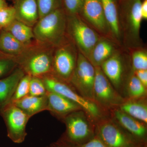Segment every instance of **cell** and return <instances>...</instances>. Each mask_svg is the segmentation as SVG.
<instances>
[{
    "label": "cell",
    "instance_id": "1",
    "mask_svg": "<svg viewBox=\"0 0 147 147\" xmlns=\"http://www.w3.org/2000/svg\"><path fill=\"white\" fill-rule=\"evenodd\" d=\"M67 18L61 8L39 18L33 28L36 42L55 48L64 43Z\"/></svg>",
    "mask_w": 147,
    "mask_h": 147
},
{
    "label": "cell",
    "instance_id": "2",
    "mask_svg": "<svg viewBox=\"0 0 147 147\" xmlns=\"http://www.w3.org/2000/svg\"><path fill=\"white\" fill-rule=\"evenodd\" d=\"M54 49L36 41L15 59L25 74L41 77L52 73Z\"/></svg>",
    "mask_w": 147,
    "mask_h": 147
},
{
    "label": "cell",
    "instance_id": "3",
    "mask_svg": "<svg viewBox=\"0 0 147 147\" xmlns=\"http://www.w3.org/2000/svg\"><path fill=\"white\" fill-rule=\"evenodd\" d=\"M47 91L63 96L79 105L93 122H96L103 118V110L93 101L83 97L70 84L62 81L52 73L40 77Z\"/></svg>",
    "mask_w": 147,
    "mask_h": 147
},
{
    "label": "cell",
    "instance_id": "4",
    "mask_svg": "<svg viewBox=\"0 0 147 147\" xmlns=\"http://www.w3.org/2000/svg\"><path fill=\"white\" fill-rule=\"evenodd\" d=\"M66 130L61 138L72 146L83 144L95 136V125L87 114L81 110L74 111L63 119Z\"/></svg>",
    "mask_w": 147,
    "mask_h": 147
},
{
    "label": "cell",
    "instance_id": "5",
    "mask_svg": "<svg viewBox=\"0 0 147 147\" xmlns=\"http://www.w3.org/2000/svg\"><path fill=\"white\" fill-rule=\"evenodd\" d=\"M95 134L106 147H147L125 131L113 119L103 118L96 122Z\"/></svg>",
    "mask_w": 147,
    "mask_h": 147
},
{
    "label": "cell",
    "instance_id": "6",
    "mask_svg": "<svg viewBox=\"0 0 147 147\" xmlns=\"http://www.w3.org/2000/svg\"><path fill=\"white\" fill-rule=\"evenodd\" d=\"M95 67V77L93 90L94 102L102 110L118 108L125 99L113 88L100 67Z\"/></svg>",
    "mask_w": 147,
    "mask_h": 147
},
{
    "label": "cell",
    "instance_id": "7",
    "mask_svg": "<svg viewBox=\"0 0 147 147\" xmlns=\"http://www.w3.org/2000/svg\"><path fill=\"white\" fill-rule=\"evenodd\" d=\"M95 73V67L89 60L84 54L79 53L69 84L80 95L92 101Z\"/></svg>",
    "mask_w": 147,
    "mask_h": 147
},
{
    "label": "cell",
    "instance_id": "8",
    "mask_svg": "<svg viewBox=\"0 0 147 147\" xmlns=\"http://www.w3.org/2000/svg\"><path fill=\"white\" fill-rule=\"evenodd\" d=\"M6 127L7 136L16 144H21L27 135L26 127L30 118L18 107L9 103L0 110Z\"/></svg>",
    "mask_w": 147,
    "mask_h": 147
},
{
    "label": "cell",
    "instance_id": "9",
    "mask_svg": "<svg viewBox=\"0 0 147 147\" xmlns=\"http://www.w3.org/2000/svg\"><path fill=\"white\" fill-rule=\"evenodd\" d=\"M67 28L76 45L87 58L99 41L97 34L76 15L68 16Z\"/></svg>",
    "mask_w": 147,
    "mask_h": 147
},
{
    "label": "cell",
    "instance_id": "10",
    "mask_svg": "<svg viewBox=\"0 0 147 147\" xmlns=\"http://www.w3.org/2000/svg\"><path fill=\"white\" fill-rule=\"evenodd\" d=\"M53 53L52 74L69 84L76 67L77 56L70 44L66 42L55 47Z\"/></svg>",
    "mask_w": 147,
    "mask_h": 147
},
{
    "label": "cell",
    "instance_id": "11",
    "mask_svg": "<svg viewBox=\"0 0 147 147\" xmlns=\"http://www.w3.org/2000/svg\"><path fill=\"white\" fill-rule=\"evenodd\" d=\"M113 119L132 137L147 144L146 124L124 113L119 108L112 110Z\"/></svg>",
    "mask_w": 147,
    "mask_h": 147
},
{
    "label": "cell",
    "instance_id": "12",
    "mask_svg": "<svg viewBox=\"0 0 147 147\" xmlns=\"http://www.w3.org/2000/svg\"><path fill=\"white\" fill-rule=\"evenodd\" d=\"M46 95L47 101V111L62 120L70 113L82 110L75 102L57 93L47 91Z\"/></svg>",
    "mask_w": 147,
    "mask_h": 147
},
{
    "label": "cell",
    "instance_id": "13",
    "mask_svg": "<svg viewBox=\"0 0 147 147\" xmlns=\"http://www.w3.org/2000/svg\"><path fill=\"white\" fill-rule=\"evenodd\" d=\"M12 2L16 19L33 28L39 19L37 0H9Z\"/></svg>",
    "mask_w": 147,
    "mask_h": 147
},
{
    "label": "cell",
    "instance_id": "14",
    "mask_svg": "<svg viewBox=\"0 0 147 147\" xmlns=\"http://www.w3.org/2000/svg\"><path fill=\"white\" fill-rule=\"evenodd\" d=\"M82 9L87 20L99 31L105 32L108 24L100 0H84Z\"/></svg>",
    "mask_w": 147,
    "mask_h": 147
},
{
    "label": "cell",
    "instance_id": "15",
    "mask_svg": "<svg viewBox=\"0 0 147 147\" xmlns=\"http://www.w3.org/2000/svg\"><path fill=\"white\" fill-rule=\"evenodd\" d=\"M25 75L18 67L8 76L0 79V110L9 103L17 84Z\"/></svg>",
    "mask_w": 147,
    "mask_h": 147
},
{
    "label": "cell",
    "instance_id": "16",
    "mask_svg": "<svg viewBox=\"0 0 147 147\" xmlns=\"http://www.w3.org/2000/svg\"><path fill=\"white\" fill-rule=\"evenodd\" d=\"M101 70L115 89H119L121 86L123 67L120 58L113 55L100 66Z\"/></svg>",
    "mask_w": 147,
    "mask_h": 147
},
{
    "label": "cell",
    "instance_id": "17",
    "mask_svg": "<svg viewBox=\"0 0 147 147\" xmlns=\"http://www.w3.org/2000/svg\"><path fill=\"white\" fill-rule=\"evenodd\" d=\"M11 104L18 107L30 118L38 113L47 110V101L46 95L37 96L29 94Z\"/></svg>",
    "mask_w": 147,
    "mask_h": 147
},
{
    "label": "cell",
    "instance_id": "18",
    "mask_svg": "<svg viewBox=\"0 0 147 147\" xmlns=\"http://www.w3.org/2000/svg\"><path fill=\"white\" fill-rule=\"evenodd\" d=\"M145 99H125L118 108L129 115L147 125V104Z\"/></svg>",
    "mask_w": 147,
    "mask_h": 147
},
{
    "label": "cell",
    "instance_id": "19",
    "mask_svg": "<svg viewBox=\"0 0 147 147\" xmlns=\"http://www.w3.org/2000/svg\"><path fill=\"white\" fill-rule=\"evenodd\" d=\"M28 47L18 41L10 33L4 29L0 31V52L16 58L22 54Z\"/></svg>",
    "mask_w": 147,
    "mask_h": 147
},
{
    "label": "cell",
    "instance_id": "20",
    "mask_svg": "<svg viewBox=\"0 0 147 147\" xmlns=\"http://www.w3.org/2000/svg\"><path fill=\"white\" fill-rule=\"evenodd\" d=\"M3 29L9 32L18 41L27 47L36 42L33 28L16 19Z\"/></svg>",
    "mask_w": 147,
    "mask_h": 147
},
{
    "label": "cell",
    "instance_id": "21",
    "mask_svg": "<svg viewBox=\"0 0 147 147\" xmlns=\"http://www.w3.org/2000/svg\"><path fill=\"white\" fill-rule=\"evenodd\" d=\"M114 50V46L109 41L99 40L93 48L88 59L94 67H100L113 55Z\"/></svg>",
    "mask_w": 147,
    "mask_h": 147
},
{
    "label": "cell",
    "instance_id": "22",
    "mask_svg": "<svg viewBox=\"0 0 147 147\" xmlns=\"http://www.w3.org/2000/svg\"><path fill=\"white\" fill-rule=\"evenodd\" d=\"M108 28L116 38L120 36V28L117 7L114 0H100Z\"/></svg>",
    "mask_w": 147,
    "mask_h": 147
},
{
    "label": "cell",
    "instance_id": "23",
    "mask_svg": "<svg viewBox=\"0 0 147 147\" xmlns=\"http://www.w3.org/2000/svg\"><path fill=\"white\" fill-rule=\"evenodd\" d=\"M141 0H134L131 5L129 17V28L132 34L135 37L139 36L142 18L141 13Z\"/></svg>",
    "mask_w": 147,
    "mask_h": 147
},
{
    "label": "cell",
    "instance_id": "24",
    "mask_svg": "<svg viewBox=\"0 0 147 147\" xmlns=\"http://www.w3.org/2000/svg\"><path fill=\"white\" fill-rule=\"evenodd\" d=\"M126 88L129 99H141L145 98L147 96V88L140 82L134 73L129 77Z\"/></svg>",
    "mask_w": 147,
    "mask_h": 147
},
{
    "label": "cell",
    "instance_id": "25",
    "mask_svg": "<svg viewBox=\"0 0 147 147\" xmlns=\"http://www.w3.org/2000/svg\"><path fill=\"white\" fill-rule=\"evenodd\" d=\"M31 76L25 74L20 80L9 103H12L29 95L30 82Z\"/></svg>",
    "mask_w": 147,
    "mask_h": 147
},
{
    "label": "cell",
    "instance_id": "26",
    "mask_svg": "<svg viewBox=\"0 0 147 147\" xmlns=\"http://www.w3.org/2000/svg\"><path fill=\"white\" fill-rule=\"evenodd\" d=\"M39 18L61 8V0H37Z\"/></svg>",
    "mask_w": 147,
    "mask_h": 147
},
{
    "label": "cell",
    "instance_id": "27",
    "mask_svg": "<svg viewBox=\"0 0 147 147\" xmlns=\"http://www.w3.org/2000/svg\"><path fill=\"white\" fill-rule=\"evenodd\" d=\"M18 67L15 58L0 57V79L8 76Z\"/></svg>",
    "mask_w": 147,
    "mask_h": 147
},
{
    "label": "cell",
    "instance_id": "28",
    "mask_svg": "<svg viewBox=\"0 0 147 147\" xmlns=\"http://www.w3.org/2000/svg\"><path fill=\"white\" fill-rule=\"evenodd\" d=\"M44 83L40 77H31L29 87V93L30 95L33 96H43L47 93Z\"/></svg>",
    "mask_w": 147,
    "mask_h": 147
},
{
    "label": "cell",
    "instance_id": "29",
    "mask_svg": "<svg viewBox=\"0 0 147 147\" xmlns=\"http://www.w3.org/2000/svg\"><path fill=\"white\" fill-rule=\"evenodd\" d=\"M16 20L15 11L13 7L8 6L0 9V28H5Z\"/></svg>",
    "mask_w": 147,
    "mask_h": 147
},
{
    "label": "cell",
    "instance_id": "30",
    "mask_svg": "<svg viewBox=\"0 0 147 147\" xmlns=\"http://www.w3.org/2000/svg\"><path fill=\"white\" fill-rule=\"evenodd\" d=\"M132 63L134 71L147 69V54L145 51L138 50L133 53Z\"/></svg>",
    "mask_w": 147,
    "mask_h": 147
},
{
    "label": "cell",
    "instance_id": "31",
    "mask_svg": "<svg viewBox=\"0 0 147 147\" xmlns=\"http://www.w3.org/2000/svg\"><path fill=\"white\" fill-rule=\"evenodd\" d=\"M69 16L76 15L82 10L84 0H62Z\"/></svg>",
    "mask_w": 147,
    "mask_h": 147
},
{
    "label": "cell",
    "instance_id": "32",
    "mask_svg": "<svg viewBox=\"0 0 147 147\" xmlns=\"http://www.w3.org/2000/svg\"><path fill=\"white\" fill-rule=\"evenodd\" d=\"M71 146L73 147H106L102 141L96 135L91 140L83 144Z\"/></svg>",
    "mask_w": 147,
    "mask_h": 147
},
{
    "label": "cell",
    "instance_id": "33",
    "mask_svg": "<svg viewBox=\"0 0 147 147\" xmlns=\"http://www.w3.org/2000/svg\"><path fill=\"white\" fill-rule=\"evenodd\" d=\"M134 74L144 86L147 88V69H141L134 71Z\"/></svg>",
    "mask_w": 147,
    "mask_h": 147
},
{
    "label": "cell",
    "instance_id": "34",
    "mask_svg": "<svg viewBox=\"0 0 147 147\" xmlns=\"http://www.w3.org/2000/svg\"><path fill=\"white\" fill-rule=\"evenodd\" d=\"M50 147H73L68 143L60 139L57 142L50 145Z\"/></svg>",
    "mask_w": 147,
    "mask_h": 147
},
{
    "label": "cell",
    "instance_id": "35",
    "mask_svg": "<svg viewBox=\"0 0 147 147\" xmlns=\"http://www.w3.org/2000/svg\"><path fill=\"white\" fill-rule=\"evenodd\" d=\"M141 13L143 19H147V0H144L141 5Z\"/></svg>",
    "mask_w": 147,
    "mask_h": 147
},
{
    "label": "cell",
    "instance_id": "36",
    "mask_svg": "<svg viewBox=\"0 0 147 147\" xmlns=\"http://www.w3.org/2000/svg\"><path fill=\"white\" fill-rule=\"evenodd\" d=\"M8 5L5 0H0V9L6 7Z\"/></svg>",
    "mask_w": 147,
    "mask_h": 147
},
{
    "label": "cell",
    "instance_id": "37",
    "mask_svg": "<svg viewBox=\"0 0 147 147\" xmlns=\"http://www.w3.org/2000/svg\"><path fill=\"white\" fill-rule=\"evenodd\" d=\"M1 53L0 52V56H1Z\"/></svg>",
    "mask_w": 147,
    "mask_h": 147
},
{
    "label": "cell",
    "instance_id": "38",
    "mask_svg": "<svg viewBox=\"0 0 147 147\" xmlns=\"http://www.w3.org/2000/svg\"><path fill=\"white\" fill-rule=\"evenodd\" d=\"M1 28H0V31H1Z\"/></svg>",
    "mask_w": 147,
    "mask_h": 147
},
{
    "label": "cell",
    "instance_id": "39",
    "mask_svg": "<svg viewBox=\"0 0 147 147\" xmlns=\"http://www.w3.org/2000/svg\"></svg>",
    "mask_w": 147,
    "mask_h": 147
}]
</instances>
